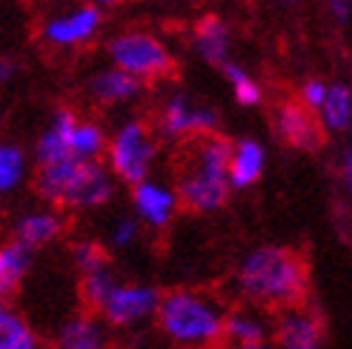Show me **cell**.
<instances>
[{
    "label": "cell",
    "mask_w": 352,
    "mask_h": 349,
    "mask_svg": "<svg viewBox=\"0 0 352 349\" xmlns=\"http://www.w3.org/2000/svg\"><path fill=\"white\" fill-rule=\"evenodd\" d=\"M63 229H66V221L55 206L32 209V212H23L14 221V240H21L23 247L38 252L43 247H52L63 235Z\"/></svg>",
    "instance_id": "5bb4252c"
},
{
    "label": "cell",
    "mask_w": 352,
    "mask_h": 349,
    "mask_svg": "<svg viewBox=\"0 0 352 349\" xmlns=\"http://www.w3.org/2000/svg\"><path fill=\"white\" fill-rule=\"evenodd\" d=\"M14 72H17V66L12 60H6V58H0V80L14 78Z\"/></svg>",
    "instance_id": "4dcf8cb0"
},
{
    "label": "cell",
    "mask_w": 352,
    "mask_h": 349,
    "mask_svg": "<svg viewBox=\"0 0 352 349\" xmlns=\"http://www.w3.org/2000/svg\"><path fill=\"white\" fill-rule=\"evenodd\" d=\"M270 333H272V321L263 315L261 306H241V309L223 312V338L221 341H226L230 346L270 341Z\"/></svg>",
    "instance_id": "9a60e30c"
},
{
    "label": "cell",
    "mask_w": 352,
    "mask_h": 349,
    "mask_svg": "<svg viewBox=\"0 0 352 349\" xmlns=\"http://www.w3.org/2000/svg\"><path fill=\"white\" fill-rule=\"evenodd\" d=\"M0 349H43L38 329L9 304V298H0Z\"/></svg>",
    "instance_id": "7402d4cb"
},
{
    "label": "cell",
    "mask_w": 352,
    "mask_h": 349,
    "mask_svg": "<svg viewBox=\"0 0 352 349\" xmlns=\"http://www.w3.org/2000/svg\"><path fill=\"white\" fill-rule=\"evenodd\" d=\"M226 164H230V141L221 135H201L195 149L186 155L181 178H178V201L198 215H212L230 201V181H226Z\"/></svg>",
    "instance_id": "277c9868"
},
{
    "label": "cell",
    "mask_w": 352,
    "mask_h": 349,
    "mask_svg": "<svg viewBox=\"0 0 352 349\" xmlns=\"http://www.w3.org/2000/svg\"><path fill=\"white\" fill-rule=\"evenodd\" d=\"M223 304L198 289H172L161 295L155 324L161 335L178 349H201L223 338Z\"/></svg>",
    "instance_id": "3957f363"
},
{
    "label": "cell",
    "mask_w": 352,
    "mask_h": 349,
    "mask_svg": "<svg viewBox=\"0 0 352 349\" xmlns=\"http://www.w3.org/2000/svg\"><path fill=\"white\" fill-rule=\"evenodd\" d=\"M103 158H107V169L118 181L132 186L152 174V166L157 161V141L144 120H123L112 135H107Z\"/></svg>",
    "instance_id": "5b68a950"
},
{
    "label": "cell",
    "mask_w": 352,
    "mask_h": 349,
    "mask_svg": "<svg viewBox=\"0 0 352 349\" xmlns=\"http://www.w3.org/2000/svg\"><path fill=\"white\" fill-rule=\"evenodd\" d=\"M34 264V252L23 247L21 240H6L0 243V298H12L21 292L26 275Z\"/></svg>",
    "instance_id": "ffe728a7"
},
{
    "label": "cell",
    "mask_w": 352,
    "mask_h": 349,
    "mask_svg": "<svg viewBox=\"0 0 352 349\" xmlns=\"http://www.w3.org/2000/svg\"><path fill=\"white\" fill-rule=\"evenodd\" d=\"M201 349H221V346H218V344H212V346H201Z\"/></svg>",
    "instance_id": "e575fe53"
},
{
    "label": "cell",
    "mask_w": 352,
    "mask_h": 349,
    "mask_svg": "<svg viewBox=\"0 0 352 349\" xmlns=\"http://www.w3.org/2000/svg\"><path fill=\"white\" fill-rule=\"evenodd\" d=\"M75 120H78V115L72 109H58L55 115H52L49 126L41 132L38 144H34V164L43 166V164H55V161H63V158H72V152H69V141H72Z\"/></svg>",
    "instance_id": "2e32d148"
},
{
    "label": "cell",
    "mask_w": 352,
    "mask_h": 349,
    "mask_svg": "<svg viewBox=\"0 0 352 349\" xmlns=\"http://www.w3.org/2000/svg\"><path fill=\"white\" fill-rule=\"evenodd\" d=\"M72 260H75L78 272H89V269H98L103 264H109V255L98 240H80V243L72 247Z\"/></svg>",
    "instance_id": "83f0119b"
},
{
    "label": "cell",
    "mask_w": 352,
    "mask_h": 349,
    "mask_svg": "<svg viewBox=\"0 0 352 349\" xmlns=\"http://www.w3.org/2000/svg\"><path fill=\"white\" fill-rule=\"evenodd\" d=\"M103 149H107V132H103L100 124L95 120H75V129H72V141H69V152L72 158L80 161H98L103 158Z\"/></svg>",
    "instance_id": "cb8c5ba5"
},
{
    "label": "cell",
    "mask_w": 352,
    "mask_h": 349,
    "mask_svg": "<svg viewBox=\"0 0 352 349\" xmlns=\"http://www.w3.org/2000/svg\"><path fill=\"white\" fill-rule=\"evenodd\" d=\"M118 284V275L112 269V264H103L98 269L80 272V298L89 309H100V304L107 301V295L112 292V286Z\"/></svg>",
    "instance_id": "484cf974"
},
{
    "label": "cell",
    "mask_w": 352,
    "mask_h": 349,
    "mask_svg": "<svg viewBox=\"0 0 352 349\" xmlns=\"http://www.w3.org/2000/svg\"><path fill=\"white\" fill-rule=\"evenodd\" d=\"M92 3H95V6H115L118 0H92Z\"/></svg>",
    "instance_id": "d6a6232c"
},
{
    "label": "cell",
    "mask_w": 352,
    "mask_h": 349,
    "mask_svg": "<svg viewBox=\"0 0 352 349\" xmlns=\"http://www.w3.org/2000/svg\"><path fill=\"white\" fill-rule=\"evenodd\" d=\"M230 349H275L270 341H261V344H241V346H230Z\"/></svg>",
    "instance_id": "1f68e13d"
},
{
    "label": "cell",
    "mask_w": 352,
    "mask_h": 349,
    "mask_svg": "<svg viewBox=\"0 0 352 349\" xmlns=\"http://www.w3.org/2000/svg\"><path fill=\"white\" fill-rule=\"evenodd\" d=\"M235 286L261 309H287L304 301L309 275L304 258L289 247L263 243L243 255L235 272Z\"/></svg>",
    "instance_id": "6da1fadb"
},
{
    "label": "cell",
    "mask_w": 352,
    "mask_h": 349,
    "mask_svg": "<svg viewBox=\"0 0 352 349\" xmlns=\"http://www.w3.org/2000/svg\"><path fill=\"white\" fill-rule=\"evenodd\" d=\"M270 341L275 349H324V321L312 309L287 306L275 318Z\"/></svg>",
    "instance_id": "30bf717a"
},
{
    "label": "cell",
    "mask_w": 352,
    "mask_h": 349,
    "mask_svg": "<svg viewBox=\"0 0 352 349\" xmlns=\"http://www.w3.org/2000/svg\"><path fill=\"white\" fill-rule=\"evenodd\" d=\"M178 192L166 181H155L152 174H146L144 181L132 183V215L146 229L164 232L178 215Z\"/></svg>",
    "instance_id": "9c48e42d"
},
{
    "label": "cell",
    "mask_w": 352,
    "mask_h": 349,
    "mask_svg": "<svg viewBox=\"0 0 352 349\" xmlns=\"http://www.w3.org/2000/svg\"><path fill=\"white\" fill-rule=\"evenodd\" d=\"M100 6L89 3V6H78L72 12H60L55 17H49L43 26V41L49 46L58 49H72V46H83L86 41H92L98 29H100Z\"/></svg>",
    "instance_id": "8fae6325"
},
{
    "label": "cell",
    "mask_w": 352,
    "mask_h": 349,
    "mask_svg": "<svg viewBox=\"0 0 352 349\" xmlns=\"http://www.w3.org/2000/svg\"><path fill=\"white\" fill-rule=\"evenodd\" d=\"M157 301H161V289L152 284L118 281L98 312L109 329H135L155 318Z\"/></svg>",
    "instance_id": "52a82bcc"
},
{
    "label": "cell",
    "mask_w": 352,
    "mask_h": 349,
    "mask_svg": "<svg viewBox=\"0 0 352 349\" xmlns=\"http://www.w3.org/2000/svg\"><path fill=\"white\" fill-rule=\"evenodd\" d=\"M29 178V155L23 146L0 141V198L14 195Z\"/></svg>",
    "instance_id": "603a6c76"
},
{
    "label": "cell",
    "mask_w": 352,
    "mask_h": 349,
    "mask_svg": "<svg viewBox=\"0 0 352 349\" xmlns=\"http://www.w3.org/2000/svg\"><path fill=\"white\" fill-rule=\"evenodd\" d=\"M329 12H332V17H336V23L346 26L349 14H352V0H329Z\"/></svg>",
    "instance_id": "f546056e"
},
{
    "label": "cell",
    "mask_w": 352,
    "mask_h": 349,
    "mask_svg": "<svg viewBox=\"0 0 352 349\" xmlns=\"http://www.w3.org/2000/svg\"><path fill=\"white\" fill-rule=\"evenodd\" d=\"M284 6H295V3H301V0H280Z\"/></svg>",
    "instance_id": "836d02e7"
},
{
    "label": "cell",
    "mask_w": 352,
    "mask_h": 349,
    "mask_svg": "<svg viewBox=\"0 0 352 349\" xmlns=\"http://www.w3.org/2000/svg\"><path fill=\"white\" fill-rule=\"evenodd\" d=\"M118 178L98 161L63 158L55 164H43L34 172V192L55 209L69 212H89L100 209L115 198Z\"/></svg>",
    "instance_id": "7a4b0ae2"
},
{
    "label": "cell",
    "mask_w": 352,
    "mask_h": 349,
    "mask_svg": "<svg viewBox=\"0 0 352 349\" xmlns=\"http://www.w3.org/2000/svg\"><path fill=\"white\" fill-rule=\"evenodd\" d=\"M324 95H327V80H321V78H309V80H304L301 83V89H298V103L301 106H307L309 112H315L321 106V100H324Z\"/></svg>",
    "instance_id": "f1b7e54d"
},
{
    "label": "cell",
    "mask_w": 352,
    "mask_h": 349,
    "mask_svg": "<svg viewBox=\"0 0 352 349\" xmlns=\"http://www.w3.org/2000/svg\"><path fill=\"white\" fill-rule=\"evenodd\" d=\"M218 129V112L212 106L195 103L189 95H169L161 115H157V132L166 141H184V137L212 135Z\"/></svg>",
    "instance_id": "ba28073f"
},
{
    "label": "cell",
    "mask_w": 352,
    "mask_h": 349,
    "mask_svg": "<svg viewBox=\"0 0 352 349\" xmlns=\"http://www.w3.org/2000/svg\"><path fill=\"white\" fill-rule=\"evenodd\" d=\"M315 117L324 132L344 135L352 126V89L346 83H327V95L321 106L315 109Z\"/></svg>",
    "instance_id": "44dd1931"
},
{
    "label": "cell",
    "mask_w": 352,
    "mask_h": 349,
    "mask_svg": "<svg viewBox=\"0 0 352 349\" xmlns=\"http://www.w3.org/2000/svg\"><path fill=\"white\" fill-rule=\"evenodd\" d=\"M112 66L123 69L140 80H157L175 72V58L169 46L149 32H120L107 46Z\"/></svg>",
    "instance_id": "8992f818"
},
{
    "label": "cell",
    "mask_w": 352,
    "mask_h": 349,
    "mask_svg": "<svg viewBox=\"0 0 352 349\" xmlns=\"http://www.w3.org/2000/svg\"><path fill=\"white\" fill-rule=\"evenodd\" d=\"M140 92H144V80L123 72L118 66L100 69V72L92 75V80H89V95L100 103V106H120V103L135 100Z\"/></svg>",
    "instance_id": "e0dca14e"
},
{
    "label": "cell",
    "mask_w": 352,
    "mask_h": 349,
    "mask_svg": "<svg viewBox=\"0 0 352 349\" xmlns=\"http://www.w3.org/2000/svg\"><path fill=\"white\" fill-rule=\"evenodd\" d=\"M267 169V149L255 137H241V141L230 144V164H226V181L230 189L241 192L250 189L263 178Z\"/></svg>",
    "instance_id": "4fadbf2b"
},
{
    "label": "cell",
    "mask_w": 352,
    "mask_h": 349,
    "mask_svg": "<svg viewBox=\"0 0 352 349\" xmlns=\"http://www.w3.org/2000/svg\"><path fill=\"white\" fill-rule=\"evenodd\" d=\"M192 46H195L201 60H206L209 66H221L223 60H230V26L218 14H204L195 23V32H192Z\"/></svg>",
    "instance_id": "d6986e66"
},
{
    "label": "cell",
    "mask_w": 352,
    "mask_h": 349,
    "mask_svg": "<svg viewBox=\"0 0 352 349\" xmlns=\"http://www.w3.org/2000/svg\"><path fill=\"white\" fill-rule=\"evenodd\" d=\"M218 69H223V78H226V83H230L238 106H258L261 98H263V89L243 66H238L235 60H223Z\"/></svg>",
    "instance_id": "d4e9b609"
},
{
    "label": "cell",
    "mask_w": 352,
    "mask_h": 349,
    "mask_svg": "<svg viewBox=\"0 0 352 349\" xmlns=\"http://www.w3.org/2000/svg\"><path fill=\"white\" fill-rule=\"evenodd\" d=\"M140 229H144V226H140V221L135 215L115 218L112 226H109V247L112 249H129V247H135L138 238H140Z\"/></svg>",
    "instance_id": "4316f807"
},
{
    "label": "cell",
    "mask_w": 352,
    "mask_h": 349,
    "mask_svg": "<svg viewBox=\"0 0 352 349\" xmlns=\"http://www.w3.org/2000/svg\"><path fill=\"white\" fill-rule=\"evenodd\" d=\"M275 129L278 137L284 141L287 146L298 149V152H315L324 141V129L318 124L315 112H309L301 103H280L278 112H275Z\"/></svg>",
    "instance_id": "7c38bea8"
},
{
    "label": "cell",
    "mask_w": 352,
    "mask_h": 349,
    "mask_svg": "<svg viewBox=\"0 0 352 349\" xmlns=\"http://www.w3.org/2000/svg\"><path fill=\"white\" fill-rule=\"evenodd\" d=\"M55 349H109V326L98 315H75L55 333Z\"/></svg>",
    "instance_id": "ac0fdd59"
}]
</instances>
